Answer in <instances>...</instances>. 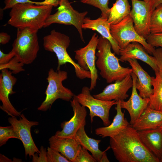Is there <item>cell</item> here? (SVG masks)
I'll list each match as a JSON object with an SVG mask.
<instances>
[{"label": "cell", "mask_w": 162, "mask_h": 162, "mask_svg": "<svg viewBox=\"0 0 162 162\" xmlns=\"http://www.w3.org/2000/svg\"><path fill=\"white\" fill-rule=\"evenodd\" d=\"M9 123L11 125L22 142L26 156L30 158L35 154H39L40 151L35 144L31 134V128L38 125L36 121H30L23 114H21L19 119L16 116H11L8 118Z\"/></svg>", "instance_id": "obj_12"}, {"label": "cell", "mask_w": 162, "mask_h": 162, "mask_svg": "<svg viewBox=\"0 0 162 162\" xmlns=\"http://www.w3.org/2000/svg\"><path fill=\"white\" fill-rule=\"evenodd\" d=\"M132 9L130 15L138 34L146 39L150 34V26L153 10L150 0H131Z\"/></svg>", "instance_id": "obj_11"}, {"label": "cell", "mask_w": 162, "mask_h": 162, "mask_svg": "<svg viewBox=\"0 0 162 162\" xmlns=\"http://www.w3.org/2000/svg\"><path fill=\"white\" fill-rule=\"evenodd\" d=\"M119 60L124 62L128 59H139L148 65L155 72L158 71L154 57L150 55L144 46L137 42L129 44L125 48L120 49Z\"/></svg>", "instance_id": "obj_17"}, {"label": "cell", "mask_w": 162, "mask_h": 162, "mask_svg": "<svg viewBox=\"0 0 162 162\" xmlns=\"http://www.w3.org/2000/svg\"><path fill=\"white\" fill-rule=\"evenodd\" d=\"M53 7L28 3L17 4L11 8L8 23L17 28H30L38 30L44 27Z\"/></svg>", "instance_id": "obj_2"}, {"label": "cell", "mask_w": 162, "mask_h": 162, "mask_svg": "<svg viewBox=\"0 0 162 162\" xmlns=\"http://www.w3.org/2000/svg\"><path fill=\"white\" fill-rule=\"evenodd\" d=\"M10 36L7 33L4 32L0 33V43L2 45L5 44L9 42Z\"/></svg>", "instance_id": "obj_38"}, {"label": "cell", "mask_w": 162, "mask_h": 162, "mask_svg": "<svg viewBox=\"0 0 162 162\" xmlns=\"http://www.w3.org/2000/svg\"><path fill=\"white\" fill-rule=\"evenodd\" d=\"M39 156L35 153L32 156V162H48L46 149L43 146H41Z\"/></svg>", "instance_id": "obj_36"}, {"label": "cell", "mask_w": 162, "mask_h": 162, "mask_svg": "<svg viewBox=\"0 0 162 162\" xmlns=\"http://www.w3.org/2000/svg\"><path fill=\"white\" fill-rule=\"evenodd\" d=\"M20 140L19 137L13 127H0V146L5 144L10 138Z\"/></svg>", "instance_id": "obj_29"}, {"label": "cell", "mask_w": 162, "mask_h": 162, "mask_svg": "<svg viewBox=\"0 0 162 162\" xmlns=\"http://www.w3.org/2000/svg\"><path fill=\"white\" fill-rule=\"evenodd\" d=\"M58 5L56 12L47 18L44 27L53 23L73 25L77 29L81 40L84 42L82 25L88 12H79L73 8L68 0H59Z\"/></svg>", "instance_id": "obj_8"}, {"label": "cell", "mask_w": 162, "mask_h": 162, "mask_svg": "<svg viewBox=\"0 0 162 162\" xmlns=\"http://www.w3.org/2000/svg\"><path fill=\"white\" fill-rule=\"evenodd\" d=\"M152 55L155 58L158 72L162 77V48L155 49Z\"/></svg>", "instance_id": "obj_35"}, {"label": "cell", "mask_w": 162, "mask_h": 162, "mask_svg": "<svg viewBox=\"0 0 162 162\" xmlns=\"http://www.w3.org/2000/svg\"><path fill=\"white\" fill-rule=\"evenodd\" d=\"M70 40L68 36L52 30L50 34L44 37L43 46L47 51L54 52L58 60L57 70H60L61 66L68 63L74 67L76 76L81 80L86 78L90 79L91 74L89 71L82 69L70 57L67 49L69 46Z\"/></svg>", "instance_id": "obj_4"}, {"label": "cell", "mask_w": 162, "mask_h": 162, "mask_svg": "<svg viewBox=\"0 0 162 162\" xmlns=\"http://www.w3.org/2000/svg\"><path fill=\"white\" fill-rule=\"evenodd\" d=\"M98 41V36L94 33L86 46L75 51V58L77 61V64L82 69L90 73V91L95 87L98 78L95 54Z\"/></svg>", "instance_id": "obj_10"}, {"label": "cell", "mask_w": 162, "mask_h": 162, "mask_svg": "<svg viewBox=\"0 0 162 162\" xmlns=\"http://www.w3.org/2000/svg\"><path fill=\"white\" fill-rule=\"evenodd\" d=\"M76 97L81 105L89 109L91 123L93 122L94 118L97 116L101 118L105 126L110 124V111L113 105H116V101H107L96 98L91 94L89 88L85 86L82 88L81 92Z\"/></svg>", "instance_id": "obj_9"}, {"label": "cell", "mask_w": 162, "mask_h": 162, "mask_svg": "<svg viewBox=\"0 0 162 162\" xmlns=\"http://www.w3.org/2000/svg\"><path fill=\"white\" fill-rule=\"evenodd\" d=\"M138 131L144 145L160 160L162 157V129L159 127Z\"/></svg>", "instance_id": "obj_22"}, {"label": "cell", "mask_w": 162, "mask_h": 162, "mask_svg": "<svg viewBox=\"0 0 162 162\" xmlns=\"http://www.w3.org/2000/svg\"><path fill=\"white\" fill-rule=\"evenodd\" d=\"M107 20L101 16L95 20H92L86 17L84 20L82 28L91 29L97 31L102 36L110 42L114 53L119 55L120 49L111 34L110 25L108 22Z\"/></svg>", "instance_id": "obj_21"}, {"label": "cell", "mask_w": 162, "mask_h": 162, "mask_svg": "<svg viewBox=\"0 0 162 162\" xmlns=\"http://www.w3.org/2000/svg\"><path fill=\"white\" fill-rule=\"evenodd\" d=\"M46 154L48 162H70L60 152L50 146L47 147Z\"/></svg>", "instance_id": "obj_31"}, {"label": "cell", "mask_w": 162, "mask_h": 162, "mask_svg": "<svg viewBox=\"0 0 162 162\" xmlns=\"http://www.w3.org/2000/svg\"><path fill=\"white\" fill-rule=\"evenodd\" d=\"M85 126H82L78 130L74 139L82 146L92 154V156L97 162H100L104 153L110 148L109 146L105 151H102L99 148L100 140H96L89 137L86 134L85 130Z\"/></svg>", "instance_id": "obj_24"}, {"label": "cell", "mask_w": 162, "mask_h": 162, "mask_svg": "<svg viewBox=\"0 0 162 162\" xmlns=\"http://www.w3.org/2000/svg\"><path fill=\"white\" fill-rule=\"evenodd\" d=\"M96 160L90 155L88 150L82 146L77 153L74 162H96Z\"/></svg>", "instance_id": "obj_32"}, {"label": "cell", "mask_w": 162, "mask_h": 162, "mask_svg": "<svg viewBox=\"0 0 162 162\" xmlns=\"http://www.w3.org/2000/svg\"><path fill=\"white\" fill-rule=\"evenodd\" d=\"M131 75L133 82L131 96L127 101L124 100H121L120 105L122 108L128 111L130 117L129 124L132 125L148 106L150 98H143L138 94L135 86L137 76L133 72Z\"/></svg>", "instance_id": "obj_15"}, {"label": "cell", "mask_w": 162, "mask_h": 162, "mask_svg": "<svg viewBox=\"0 0 162 162\" xmlns=\"http://www.w3.org/2000/svg\"><path fill=\"white\" fill-rule=\"evenodd\" d=\"M24 64L20 62L15 56H14L8 63L0 64V70L4 69H9L12 74H16L25 70L23 68Z\"/></svg>", "instance_id": "obj_30"}, {"label": "cell", "mask_w": 162, "mask_h": 162, "mask_svg": "<svg viewBox=\"0 0 162 162\" xmlns=\"http://www.w3.org/2000/svg\"><path fill=\"white\" fill-rule=\"evenodd\" d=\"M153 10L159 5L162 4V0H150Z\"/></svg>", "instance_id": "obj_39"}, {"label": "cell", "mask_w": 162, "mask_h": 162, "mask_svg": "<svg viewBox=\"0 0 162 162\" xmlns=\"http://www.w3.org/2000/svg\"><path fill=\"white\" fill-rule=\"evenodd\" d=\"M49 141L50 147L58 151L70 162H74L81 147L75 139L61 138L55 135Z\"/></svg>", "instance_id": "obj_20"}, {"label": "cell", "mask_w": 162, "mask_h": 162, "mask_svg": "<svg viewBox=\"0 0 162 162\" xmlns=\"http://www.w3.org/2000/svg\"><path fill=\"white\" fill-rule=\"evenodd\" d=\"M130 7L128 0H116L110 8L107 20L109 23L115 24L121 21L130 15Z\"/></svg>", "instance_id": "obj_25"}, {"label": "cell", "mask_w": 162, "mask_h": 162, "mask_svg": "<svg viewBox=\"0 0 162 162\" xmlns=\"http://www.w3.org/2000/svg\"><path fill=\"white\" fill-rule=\"evenodd\" d=\"M120 101H117L115 107L116 114L112 122L107 126L96 128L95 130L96 135L102 138L112 137L119 134L130 124L127 119L124 118L125 111L123 112L122 111Z\"/></svg>", "instance_id": "obj_19"}, {"label": "cell", "mask_w": 162, "mask_h": 162, "mask_svg": "<svg viewBox=\"0 0 162 162\" xmlns=\"http://www.w3.org/2000/svg\"><path fill=\"white\" fill-rule=\"evenodd\" d=\"M5 6L3 10L11 8L16 4L19 3H28L36 5H48L49 2L48 0H45L42 2H34L30 0H5Z\"/></svg>", "instance_id": "obj_33"}, {"label": "cell", "mask_w": 162, "mask_h": 162, "mask_svg": "<svg viewBox=\"0 0 162 162\" xmlns=\"http://www.w3.org/2000/svg\"><path fill=\"white\" fill-rule=\"evenodd\" d=\"M68 77L66 71L60 70L55 71L52 68L49 70L46 79L48 85L45 92L46 98L38 107V110L46 111L50 109L53 104L58 99L67 101L71 100L74 94L62 84L63 81Z\"/></svg>", "instance_id": "obj_6"}, {"label": "cell", "mask_w": 162, "mask_h": 162, "mask_svg": "<svg viewBox=\"0 0 162 162\" xmlns=\"http://www.w3.org/2000/svg\"><path fill=\"white\" fill-rule=\"evenodd\" d=\"M160 162H162V157L160 159Z\"/></svg>", "instance_id": "obj_42"}, {"label": "cell", "mask_w": 162, "mask_h": 162, "mask_svg": "<svg viewBox=\"0 0 162 162\" xmlns=\"http://www.w3.org/2000/svg\"><path fill=\"white\" fill-rule=\"evenodd\" d=\"M148 43L152 47L162 48V32L150 34L146 38Z\"/></svg>", "instance_id": "obj_34"}, {"label": "cell", "mask_w": 162, "mask_h": 162, "mask_svg": "<svg viewBox=\"0 0 162 162\" xmlns=\"http://www.w3.org/2000/svg\"><path fill=\"white\" fill-rule=\"evenodd\" d=\"M133 82L131 74L127 76L121 80L116 81L106 87L101 93L93 96L95 98L105 100H124L129 95L128 91L133 86Z\"/></svg>", "instance_id": "obj_16"}, {"label": "cell", "mask_w": 162, "mask_h": 162, "mask_svg": "<svg viewBox=\"0 0 162 162\" xmlns=\"http://www.w3.org/2000/svg\"><path fill=\"white\" fill-rule=\"evenodd\" d=\"M8 69L1 70L0 74V100L2 103L0 109L10 116H20L21 112L17 111L12 104L9 96L15 93L13 90L17 79Z\"/></svg>", "instance_id": "obj_14"}, {"label": "cell", "mask_w": 162, "mask_h": 162, "mask_svg": "<svg viewBox=\"0 0 162 162\" xmlns=\"http://www.w3.org/2000/svg\"><path fill=\"white\" fill-rule=\"evenodd\" d=\"M150 30V34L162 32V4L157 6L152 12Z\"/></svg>", "instance_id": "obj_27"}, {"label": "cell", "mask_w": 162, "mask_h": 162, "mask_svg": "<svg viewBox=\"0 0 162 162\" xmlns=\"http://www.w3.org/2000/svg\"><path fill=\"white\" fill-rule=\"evenodd\" d=\"M0 162H10L11 160L7 158L5 156L0 154Z\"/></svg>", "instance_id": "obj_41"}, {"label": "cell", "mask_w": 162, "mask_h": 162, "mask_svg": "<svg viewBox=\"0 0 162 162\" xmlns=\"http://www.w3.org/2000/svg\"><path fill=\"white\" fill-rule=\"evenodd\" d=\"M162 125V111L154 110L148 106L132 126L137 131L154 129Z\"/></svg>", "instance_id": "obj_23"}, {"label": "cell", "mask_w": 162, "mask_h": 162, "mask_svg": "<svg viewBox=\"0 0 162 162\" xmlns=\"http://www.w3.org/2000/svg\"><path fill=\"white\" fill-rule=\"evenodd\" d=\"M106 152H105L101 158L100 162H109L110 161L108 160L106 153Z\"/></svg>", "instance_id": "obj_40"}, {"label": "cell", "mask_w": 162, "mask_h": 162, "mask_svg": "<svg viewBox=\"0 0 162 162\" xmlns=\"http://www.w3.org/2000/svg\"><path fill=\"white\" fill-rule=\"evenodd\" d=\"M110 32L120 49H124L130 43L136 42L141 44L150 55H152L155 50L154 48L148 44L146 39L136 31L130 15L118 23L111 25Z\"/></svg>", "instance_id": "obj_7"}, {"label": "cell", "mask_w": 162, "mask_h": 162, "mask_svg": "<svg viewBox=\"0 0 162 162\" xmlns=\"http://www.w3.org/2000/svg\"><path fill=\"white\" fill-rule=\"evenodd\" d=\"M160 128H161V129H162V125L159 127Z\"/></svg>", "instance_id": "obj_43"}, {"label": "cell", "mask_w": 162, "mask_h": 162, "mask_svg": "<svg viewBox=\"0 0 162 162\" xmlns=\"http://www.w3.org/2000/svg\"><path fill=\"white\" fill-rule=\"evenodd\" d=\"M14 56V53L12 50L8 53L5 54L0 50V64H4L8 63Z\"/></svg>", "instance_id": "obj_37"}, {"label": "cell", "mask_w": 162, "mask_h": 162, "mask_svg": "<svg viewBox=\"0 0 162 162\" xmlns=\"http://www.w3.org/2000/svg\"><path fill=\"white\" fill-rule=\"evenodd\" d=\"M155 73V77L152 76L153 92L149 97L148 106L154 110L162 111V77L158 71Z\"/></svg>", "instance_id": "obj_26"}, {"label": "cell", "mask_w": 162, "mask_h": 162, "mask_svg": "<svg viewBox=\"0 0 162 162\" xmlns=\"http://www.w3.org/2000/svg\"><path fill=\"white\" fill-rule=\"evenodd\" d=\"M70 102L74 115L69 121L61 123V127L62 130L61 131L56 132L55 135L60 138L74 139L78 130L86 124L87 112L86 107L77 101L75 95Z\"/></svg>", "instance_id": "obj_13"}, {"label": "cell", "mask_w": 162, "mask_h": 162, "mask_svg": "<svg viewBox=\"0 0 162 162\" xmlns=\"http://www.w3.org/2000/svg\"><path fill=\"white\" fill-rule=\"evenodd\" d=\"M110 146L119 162H159L146 146L138 131L129 124L116 136L111 137Z\"/></svg>", "instance_id": "obj_1"}, {"label": "cell", "mask_w": 162, "mask_h": 162, "mask_svg": "<svg viewBox=\"0 0 162 162\" xmlns=\"http://www.w3.org/2000/svg\"><path fill=\"white\" fill-rule=\"evenodd\" d=\"M111 48V44L108 40L101 36L99 38L96 65L101 76L108 83L122 80L133 72L131 68L120 65L119 59L112 52Z\"/></svg>", "instance_id": "obj_3"}, {"label": "cell", "mask_w": 162, "mask_h": 162, "mask_svg": "<svg viewBox=\"0 0 162 162\" xmlns=\"http://www.w3.org/2000/svg\"><path fill=\"white\" fill-rule=\"evenodd\" d=\"M109 0H81V2L96 7L101 11V17L108 19L110 8L108 7Z\"/></svg>", "instance_id": "obj_28"}, {"label": "cell", "mask_w": 162, "mask_h": 162, "mask_svg": "<svg viewBox=\"0 0 162 162\" xmlns=\"http://www.w3.org/2000/svg\"><path fill=\"white\" fill-rule=\"evenodd\" d=\"M128 61L137 77L135 86L139 92V95L143 98H149L153 92L152 84V77L145 71L137 59H130Z\"/></svg>", "instance_id": "obj_18"}, {"label": "cell", "mask_w": 162, "mask_h": 162, "mask_svg": "<svg viewBox=\"0 0 162 162\" xmlns=\"http://www.w3.org/2000/svg\"><path fill=\"white\" fill-rule=\"evenodd\" d=\"M38 31L30 28H17L12 50L19 61L24 64L32 63L37 57L40 49Z\"/></svg>", "instance_id": "obj_5"}]
</instances>
